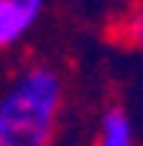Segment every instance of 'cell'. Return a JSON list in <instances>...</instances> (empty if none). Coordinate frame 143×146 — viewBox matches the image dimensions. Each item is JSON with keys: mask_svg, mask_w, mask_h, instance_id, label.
I'll return each mask as SVG.
<instances>
[{"mask_svg": "<svg viewBox=\"0 0 143 146\" xmlns=\"http://www.w3.org/2000/svg\"><path fill=\"white\" fill-rule=\"evenodd\" d=\"M64 104L55 67H27L0 98V146H52Z\"/></svg>", "mask_w": 143, "mask_h": 146, "instance_id": "cell-1", "label": "cell"}, {"mask_svg": "<svg viewBox=\"0 0 143 146\" xmlns=\"http://www.w3.org/2000/svg\"><path fill=\"white\" fill-rule=\"evenodd\" d=\"M98 146H134V125L122 107H110L100 116Z\"/></svg>", "mask_w": 143, "mask_h": 146, "instance_id": "cell-2", "label": "cell"}, {"mask_svg": "<svg viewBox=\"0 0 143 146\" xmlns=\"http://www.w3.org/2000/svg\"><path fill=\"white\" fill-rule=\"evenodd\" d=\"M31 25H34V21H31L12 0H0V49L15 46Z\"/></svg>", "mask_w": 143, "mask_h": 146, "instance_id": "cell-3", "label": "cell"}, {"mask_svg": "<svg viewBox=\"0 0 143 146\" xmlns=\"http://www.w3.org/2000/svg\"><path fill=\"white\" fill-rule=\"evenodd\" d=\"M12 3H15V6L31 18V21H37V15L43 12V3H46V0H12Z\"/></svg>", "mask_w": 143, "mask_h": 146, "instance_id": "cell-4", "label": "cell"}, {"mask_svg": "<svg viewBox=\"0 0 143 146\" xmlns=\"http://www.w3.org/2000/svg\"><path fill=\"white\" fill-rule=\"evenodd\" d=\"M128 36H131V43L140 46L143 49V12H137L134 18H131V25H128Z\"/></svg>", "mask_w": 143, "mask_h": 146, "instance_id": "cell-5", "label": "cell"}]
</instances>
